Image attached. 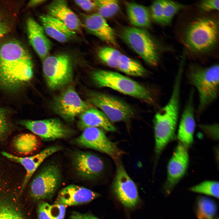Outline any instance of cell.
Returning a JSON list of instances; mask_svg holds the SVG:
<instances>
[{
  "label": "cell",
  "instance_id": "obj_33",
  "mask_svg": "<svg viewBox=\"0 0 219 219\" xmlns=\"http://www.w3.org/2000/svg\"><path fill=\"white\" fill-rule=\"evenodd\" d=\"M164 0L154 1L149 10L151 18L156 23L163 25Z\"/></svg>",
  "mask_w": 219,
  "mask_h": 219
},
{
  "label": "cell",
  "instance_id": "obj_27",
  "mask_svg": "<svg viewBox=\"0 0 219 219\" xmlns=\"http://www.w3.org/2000/svg\"><path fill=\"white\" fill-rule=\"evenodd\" d=\"M217 211V205L213 200L205 197L198 198L196 211L198 219H213Z\"/></svg>",
  "mask_w": 219,
  "mask_h": 219
},
{
  "label": "cell",
  "instance_id": "obj_10",
  "mask_svg": "<svg viewBox=\"0 0 219 219\" xmlns=\"http://www.w3.org/2000/svg\"><path fill=\"white\" fill-rule=\"evenodd\" d=\"M75 142L83 147L93 149L105 153L117 162L122 154L116 144L110 141L98 127H89L84 129Z\"/></svg>",
  "mask_w": 219,
  "mask_h": 219
},
{
  "label": "cell",
  "instance_id": "obj_25",
  "mask_svg": "<svg viewBox=\"0 0 219 219\" xmlns=\"http://www.w3.org/2000/svg\"><path fill=\"white\" fill-rule=\"evenodd\" d=\"M40 142L34 134L24 133L16 136L12 141L15 150L19 154L27 155L35 151L39 147Z\"/></svg>",
  "mask_w": 219,
  "mask_h": 219
},
{
  "label": "cell",
  "instance_id": "obj_42",
  "mask_svg": "<svg viewBox=\"0 0 219 219\" xmlns=\"http://www.w3.org/2000/svg\"><path fill=\"white\" fill-rule=\"evenodd\" d=\"M45 0H32L30 1L28 5L30 6H34L40 4L44 2Z\"/></svg>",
  "mask_w": 219,
  "mask_h": 219
},
{
  "label": "cell",
  "instance_id": "obj_37",
  "mask_svg": "<svg viewBox=\"0 0 219 219\" xmlns=\"http://www.w3.org/2000/svg\"><path fill=\"white\" fill-rule=\"evenodd\" d=\"M49 203L41 202L39 203L37 208V215L38 219H52L48 210Z\"/></svg>",
  "mask_w": 219,
  "mask_h": 219
},
{
  "label": "cell",
  "instance_id": "obj_36",
  "mask_svg": "<svg viewBox=\"0 0 219 219\" xmlns=\"http://www.w3.org/2000/svg\"><path fill=\"white\" fill-rule=\"evenodd\" d=\"M200 9L204 12L218 10L219 0H205L202 1L198 4Z\"/></svg>",
  "mask_w": 219,
  "mask_h": 219
},
{
  "label": "cell",
  "instance_id": "obj_39",
  "mask_svg": "<svg viewBox=\"0 0 219 219\" xmlns=\"http://www.w3.org/2000/svg\"><path fill=\"white\" fill-rule=\"evenodd\" d=\"M200 127L207 134H215L217 135V132L218 133V125L217 124L212 125H200Z\"/></svg>",
  "mask_w": 219,
  "mask_h": 219
},
{
  "label": "cell",
  "instance_id": "obj_7",
  "mask_svg": "<svg viewBox=\"0 0 219 219\" xmlns=\"http://www.w3.org/2000/svg\"><path fill=\"white\" fill-rule=\"evenodd\" d=\"M124 41L147 63L157 66L159 56L157 46L145 30L136 27L125 28L121 33Z\"/></svg>",
  "mask_w": 219,
  "mask_h": 219
},
{
  "label": "cell",
  "instance_id": "obj_5",
  "mask_svg": "<svg viewBox=\"0 0 219 219\" xmlns=\"http://www.w3.org/2000/svg\"><path fill=\"white\" fill-rule=\"evenodd\" d=\"M91 76L98 86L107 87L148 104L154 103L151 91L137 82L118 72L103 70L93 71Z\"/></svg>",
  "mask_w": 219,
  "mask_h": 219
},
{
  "label": "cell",
  "instance_id": "obj_3",
  "mask_svg": "<svg viewBox=\"0 0 219 219\" xmlns=\"http://www.w3.org/2000/svg\"><path fill=\"white\" fill-rule=\"evenodd\" d=\"M180 95L172 92L167 103L155 114L153 120L155 152L157 158L175 138L179 117Z\"/></svg>",
  "mask_w": 219,
  "mask_h": 219
},
{
  "label": "cell",
  "instance_id": "obj_13",
  "mask_svg": "<svg viewBox=\"0 0 219 219\" xmlns=\"http://www.w3.org/2000/svg\"><path fill=\"white\" fill-rule=\"evenodd\" d=\"M113 188L116 196L125 207L132 208L138 202L139 197L136 185L122 163L118 162Z\"/></svg>",
  "mask_w": 219,
  "mask_h": 219
},
{
  "label": "cell",
  "instance_id": "obj_32",
  "mask_svg": "<svg viewBox=\"0 0 219 219\" xmlns=\"http://www.w3.org/2000/svg\"><path fill=\"white\" fill-rule=\"evenodd\" d=\"M0 219H25L15 207L7 201L0 199Z\"/></svg>",
  "mask_w": 219,
  "mask_h": 219
},
{
  "label": "cell",
  "instance_id": "obj_29",
  "mask_svg": "<svg viewBox=\"0 0 219 219\" xmlns=\"http://www.w3.org/2000/svg\"><path fill=\"white\" fill-rule=\"evenodd\" d=\"M121 54L112 47H103L99 49L98 55L99 59L108 66L116 68L118 62Z\"/></svg>",
  "mask_w": 219,
  "mask_h": 219
},
{
  "label": "cell",
  "instance_id": "obj_28",
  "mask_svg": "<svg viewBox=\"0 0 219 219\" xmlns=\"http://www.w3.org/2000/svg\"><path fill=\"white\" fill-rule=\"evenodd\" d=\"M97 13L104 18L115 15L120 8L119 2L115 0H96Z\"/></svg>",
  "mask_w": 219,
  "mask_h": 219
},
{
  "label": "cell",
  "instance_id": "obj_40",
  "mask_svg": "<svg viewBox=\"0 0 219 219\" xmlns=\"http://www.w3.org/2000/svg\"><path fill=\"white\" fill-rule=\"evenodd\" d=\"M70 219H99L94 216L89 214H82L77 212H73Z\"/></svg>",
  "mask_w": 219,
  "mask_h": 219
},
{
  "label": "cell",
  "instance_id": "obj_35",
  "mask_svg": "<svg viewBox=\"0 0 219 219\" xmlns=\"http://www.w3.org/2000/svg\"><path fill=\"white\" fill-rule=\"evenodd\" d=\"M9 128V124L6 109L0 108V138L4 136Z\"/></svg>",
  "mask_w": 219,
  "mask_h": 219
},
{
  "label": "cell",
  "instance_id": "obj_6",
  "mask_svg": "<svg viewBox=\"0 0 219 219\" xmlns=\"http://www.w3.org/2000/svg\"><path fill=\"white\" fill-rule=\"evenodd\" d=\"M43 70L47 85L52 90L62 88L71 81L72 61L68 54H60L48 56L43 61Z\"/></svg>",
  "mask_w": 219,
  "mask_h": 219
},
{
  "label": "cell",
  "instance_id": "obj_34",
  "mask_svg": "<svg viewBox=\"0 0 219 219\" xmlns=\"http://www.w3.org/2000/svg\"><path fill=\"white\" fill-rule=\"evenodd\" d=\"M66 206L60 204L48 205V210L52 219H64Z\"/></svg>",
  "mask_w": 219,
  "mask_h": 219
},
{
  "label": "cell",
  "instance_id": "obj_26",
  "mask_svg": "<svg viewBox=\"0 0 219 219\" xmlns=\"http://www.w3.org/2000/svg\"><path fill=\"white\" fill-rule=\"evenodd\" d=\"M116 68L128 75L136 77L143 76L147 71L145 68L138 61L122 54Z\"/></svg>",
  "mask_w": 219,
  "mask_h": 219
},
{
  "label": "cell",
  "instance_id": "obj_19",
  "mask_svg": "<svg viewBox=\"0 0 219 219\" xmlns=\"http://www.w3.org/2000/svg\"><path fill=\"white\" fill-rule=\"evenodd\" d=\"M99 194L85 187L70 185L59 193L55 203L73 206L85 203L99 196Z\"/></svg>",
  "mask_w": 219,
  "mask_h": 219
},
{
  "label": "cell",
  "instance_id": "obj_12",
  "mask_svg": "<svg viewBox=\"0 0 219 219\" xmlns=\"http://www.w3.org/2000/svg\"><path fill=\"white\" fill-rule=\"evenodd\" d=\"M187 148L179 144L169 160L167 167V177L164 186L166 194H169L186 174L189 166Z\"/></svg>",
  "mask_w": 219,
  "mask_h": 219
},
{
  "label": "cell",
  "instance_id": "obj_8",
  "mask_svg": "<svg viewBox=\"0 0 219 219\" xmlns=\"http://www.w3.org/2000/svg\"><path fill=\"white\" fill-rule=\"evenodd\" d=\"M88 97L89 102L101 109L111 121H126L134 116V112L132 107L117 98L95 92H89Z\"/></svg>",
  "mask_w": 219,
  "mask_h": 219
},
{
  "label": "cell",
  "instance_id": "obj_2",
  "mask_svg": "<svg viewBox=\"0 0 219 219\" xmlns=\"http://www.w3.org/2000/svg\"><path fill=\"white\" fill-rule=\"evenodd\" d=\"M189 22L182 36L186 47L197 54L207 52L213 49L218 40V21L211 17L203 16Z\"/></svg>",
  "mask_w": 219,
  "mask_h": 219
},
{
  "label": "cell",
  "instance_id": "obj_21",
  "mask_svg": "<svg viewBox=\"0 0 219 219\" xmlns=\"http://www.w3.org/2000/svg\"><path fill=\"white\" fill-rule=\"evenodd\" d=\"M84 23L85 28L90 33L107 43L117 46L114 31L105 18L97 13L86 15L84 17Z\"/></svg>",
  "mask_w": 219,
  "mask_h": 219
},
{
  "label": "cell",
  "instance_id": "obj_16",
  "mask_svg": "<svg viewBox=\"0 0 219 219\" xmlns=\"http://www.w3.org/2000/svg\"><path fill=\"white\" fill-rule=\"evenodd\" d=\"M61 148L57 146L50 147L45 148L38 154L28 157H19L8 152L3 151L2 155L7 158L21 164L26 172L21 190H23L29 180L41 164L47 158L58 151Z\"/></svg>",
  "mask_w": 219,
  "mask_h": 219
},
{
  "label": "cell",
  "instance_id": "obj_9",
  "mask_svg": "<svg viewBox=\"0 0 219 219\" xmlns=\"http://www.w3.org/2000/svg\"><path fill=\"white\" fill-rule=\"evenodd\" d=\"M61 180V173L58 167L54 165L46 166L31 183V196L36 200L50 199L60 185Z\"/></svg>",
  "mask_w": 219,
  "mask_h": 219
},
{
  "label": "cell",
  "instance_id": "obj_18",
  "mask_svg": "<svg viewBox=\"0 0 219 219\" xmlns=\"http://www.w3.org/2000/svg\"><path fill=\"white\" fill-rule=\"evenodd\" d=\"M26 28L30 43L43 61L48 56L52 47L51 42L42 26L33 19H27Z\"/></svg>",
  "mask_w": 219,
  "mask_h": 219
},
{
  "label": "cell",
  "instance_id": "obj_24",
  "mask_svg": "<svg viewBox=\"0 0 219 219\" xmlns=\"http://www.w3.org/2000/svg\"><path fill=\"white\" fill-rule=\"evenodd\" d=\"M128 19L137 27H146L151 25V17L149 10L145 6L137 3L128 2L126 5Z\"/></svg>",
  "mask_w": 219,
  "mask_h": 219
},
{
  "label": "cell",
  "instance_id": "obj_23",
  "mask_svg": "<svg viewBox=\"0 0 219 219\" xmlns=\"http://www.w3.org/2000/svg\"><path fill=\"white\" fill-rule=\"evenodd\" d=\"M78 125L83 129L89 127H100L109 131L116 130L103 112L92 107L80 115Z\"/></svg>",
  "mask_w": 219,
  "mask_h": 219
},
{
  "label": "cell",
  "instance_id": "obj_1",
  "mask_svg": "<svg viewBox=\"0 0 219 219\" xmlns=\"http://www.w3.org/2000/svg\"><path fill=\"white\" fill-rule=\"evenodd\" d=\"M32 58L19 43L10 41L0 47V87L15 91L27 85L33 76Z\"/></svg>",
  "mask_w": 219,
  "mask_h": 219
},
{
  "label": "cell",
  "instance_id": "obj_30",
  "mask_svg": "<svg viewBox=\"0 0 219 219\" xmlns=\"http://www.w3.org/2000/svg\"><path fill=\"white\" fill-rule=\"evenodd\" d=\"M219 182L215 181H204L190 188V191L219 198Z\"/></svg>",
  "mask_w": 219,
  "mask_h": 219
},
{
  "label": "cell",
  "instance_id": "obj_14",
  "mask_svg": "<svg viewBox=\"0 0 219 219\" xmlns=\"http://www.w3.org/2000/svg\"><path fill=\"white\" fill-rule=\"evenodd\" d=\"M21 124L33 134L47 141L65 138L70 134L68 129L55 118L40 120H23Z\"/></svg>",
  "mask_w": 219,
  "mask_h": 219
},
{
  "label": "cell",
  "instance_id": "obj_11",
  "mask_svg": "<svg viewBox=\"0 0 219 219\" xmlns=\"http://www.w3.org/2000/svg\"><path fill=\"white\" fill-rule=\"evenodd\" d=\"M52 105L57 113L69 121H73L77 116L92 107L72 88L66 89L57 96Z\"/></svg>",
  "mask_w": 219,
  "mask_h": 219
},
{
  "label": "cell",
  "instance_id": "obj_15",
  "mask_svg": "<svg viewBox=\"0 0 219 219\" xmlns=\"http://www.w3.org/2000/svg\"><path fill=\"white\" fill-rule=\"evenodd\" d=\"M193 95L194 91L192 90L181 116L177 135L179 143L187 148L193 142L196 127Z\"/></svg>",
  "mask_w": 219,
  "mask_h": 219
},
{
  "label": "cell",
  "instance_id": "obj_38",
  "mask_svg": "<svg viewBox=\"0 0 219 219\" xmlns=\"http://www.w3.org/2000/svg\"><path fill=\"white\" fill-rule=\"evenodd\" d=\"M74 1L77 5L86 11H91L96 8V0H75Z\"/></svg>",
  "mask_w": 219,
  "mask_h": 219
},
{
  "label": "cell",
  "instance_id": "obj_17",
  "mask_svg": "<svg viewBox=\"0 0 219 219\" xmlns=\"http://www.w3.org/2000/svg\"><path fill=\"white\" fill-rule=\"evenodd\" d=\"M73 164L78 174L87 179L97 177L103 171L104 165L102 159L90 153L78 152L74 155Z\"/></svg>",
  "mask_w": 219,
  "mask_h": 219
},
{
  "label": "cell",
  "instance_id": "obj_41",
  "mask_svg": "<svg viewBox=\"0 0 219 219\" xmlns=\"http://www.w3.org/2000/svg\"><path fill=\"white\" fill-rule=\"evenodd\" d=\"M8 30L7 26L0 20V38L6 33Z\"/></svg>",
  "mask_w": 219,
  "mask_h": 219
},
{
  "label": "cell",
  "instance_id": "obj_20",
  "mask_svg": "<svg viewBox=\"0 0 219 219\" xmlns=\"http://www.w3.org/2000/svg\"><path fill=\"white\" fill-rule=\"evenodd\" d=\"M47 14L57 19L70 30L75 33H80L81 23L76 14L69 7L67 1L54 0L46 7Z\"/></svg>",
  "mask_w": 219,
  "mask_h": 219
},
{
  "label": "cell",
  "instance_id": "obj_22",
  "mask_svg": "<svg viewBox=\"0 0 219 219\" xmlns=\"http://www.w3.org/2000/svg\"><path fill=\"white\" fill-rule=\"evenodd\" d=\"M39 17L46 34L57 41L65 43L75 36L76 33L57 19L47 14H42Z\"/></svg>",
  "mask_w": 219,
  "mask_h": 219
},
{
  "label": "cell",
  "instance_id": "obj_31",
  "mask_svg": "<svg viewBox=\"0 0 219 219\" xmlns=\"http://www.w3.org/2000/svg\"><path fill=\"white\" fill-rule=\"evenodd\" d=\"M185 6L184 5L177 2L164 0L163 25L169 24L175 15Z\"/></svg>",
  "mask_w": 219,
  "mask_h": 219
},
{
  "label": "cell",
  "instance_id": "obj_4",
  "mask_svg": "<svg viewBox=\"0 0 219 219\" xmlns=\"http://www.w3.org/2000/svg\"><path fill=\"white\" fill-rule=\"evenodd\" d=\"M189 83L197 91L199 103L197 114L203 112L217 97L219 92V67L218 64L204 67L197 64L189 67L187 72Z\"/></svg>",
  "mask_w": 219,
  "mask_h": 219
}]
</instances>
